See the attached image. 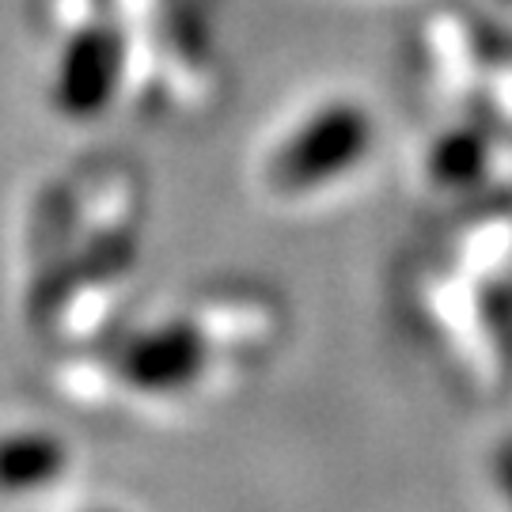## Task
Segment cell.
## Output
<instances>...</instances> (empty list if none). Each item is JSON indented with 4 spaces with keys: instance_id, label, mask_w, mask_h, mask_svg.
I'll return each instance as SVG.
<instances>
[{
    "instance_id": "obj_5",
    "label": "cell",
    "mask_w": 512,
    "mask_h": 512,
    "mask_svg": "<svg viewBox=\"0 0 512 512\" xmlns=\"http://www.w3.org/2000/svg\"><path fill=\"white\" fill-rule=\"evenodd\" d=\"M486 167V141L478 133H448L437 148H433V171L440 183H475Z\"/></svg>"
},
{
    "instance_id": "obj_3",
    "label": "cell",
    "mask_w": 512,
    "mask_h": 512,
    "mask_svg": "<svg viewBox=\"0 0 512 512\" xmlns=\"http://www.w3.org/2000/svg\"><path fill=\"white\" fill-rule=\"evenodd\" d=\"M205 365H209L205 330L190 319H175L137 334L118 357V376L148 395H171L194 384Z\"/></svg>"
},
{
    "instance_id": "obj_1",
    "label": "cell",
    "mask_w": 512,
    "mask_h": 512,
    "mask_svg": "<svg viewBox=\"0 0 512 512\" xmlns=\"http://www.w3.org/2000/svg\"><path fill=\"white\" fill-rule=\"evenodd\" d=\"M372 148L368 110L357 103H330L311 114L270 160V179L285 194H308L357 167Z\"/></svg>"
},
{
    "instance_id": "obj_4",
    "label": "cell",
    "mask_w": 512,
    "mask_h": 512,
    "mask_svg": "<svg viewBox=\"0 0 512 512\" xmlns=\"http://www.w3.org/2000/svg\"><path fill=\"white\" fill-rule=\"evenodd\" d=\"M69 467V448L54 433H8L0 437V490L4 494H27L50 486Z\"/></svg>"
},
{
    "instance_id": "obj_2",
    "label": "cell",
    "mask_w": 512,
    "mask_h": 512,
    "mask_svg": "<svg viewBox=\"0 0 512 512\" xmlns=\"http://www.w3.org/2000/svg\"><path fill=\"white\" fill-rule=\"evenodd\" d=\"M126 69V46L107 23H84L57 57L54 103L61 114L88 122L114 103Z\"/></svg>"
}]
</instances>
